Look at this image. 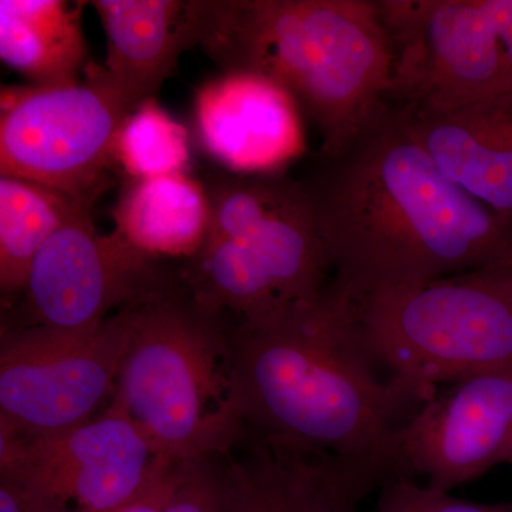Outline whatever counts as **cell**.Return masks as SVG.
Segmentation results:
<instances>
[{
    "label": "cell",
    "mask_w": 512,
    "mask_h": 512,
    "mask_svg": "<svg viewBox=\"0 0 512 512\" xmlns=\"http://www.w3.org/2000/svg\"><path fill=\"white\" fill-rule=\"evenodd\" d=\"M306 181L332 279L355 299L512 259V220L437 165L392 104Z\"/></svg>",
    "instance_id": "6da1fadb"
},
{
    "label": "cell",
    "mask_w": 512,
    "mask_h": 512,
    "mask_svg": "<svg viewBox=\"0 0 512 512\" xmlns=\"http://www.w3.org/2000/svg\"><path fill=\"white\" fill-rule=\"evenodd\" d=\"M247 429L389 474L400 416L416 404L363 343L357 301L330 281L313 301L231 328Z\"/></svg>",
    "instance_id": "7a4b0ae2"
},
{
    "label": "cell",
    "mask_w": 512,
    "mask_h": 512,
    "mask_svg": "<svg viewBox=\"0 0 512 512\" xmlns=\"http://www.w3.org/2000/svg\"><path fill=\"white\" fill-rule=\"evenodd\" d=\"M195 46L222 72L291 94L332 158L389 106L393 50L376 0H188Z\"/></svg>",
    "instance_id": "3957f363"
},
{
    "label": "cell",
    "mask_w": 512,
    "mask_h": 512,
    "mask_svg": "<svg viewBox=\"0 0 512 512\" xmlns=\"http://www.w3.org/2000/svg\"><path fill=\"white\" fill-rule=\"evenodd\" d=\"M222 316L183 279L114 315L121 357L111 402L170 460L225 456L247 433Z\"/></svg>",
    "instance_id": "277c9868"
},
{
    "label": "cell",
    "mask_w": 512,
    "mask_h": 512,
    "mask_svg": "<svg viewBox=\"0 0 512 512\" xmlns=\"http://www.w3.org/2000/svg\"><path fill=\"white\" fill-rule=\"evenodd\" d=\"M204 185L210 228L180 271L195 301L259 322L325 291L332 269L305 183L224 171Z\"/></svg>",
    "instance_id": "5b68a950"
},
{
    "label": "cell",
    "mask_w": 512,
    "mask_h": 512,
    "mask_svg": "<svg viewBox=\"0 0 512 512\" xmlns=\"http://www.w3.org/2000/svg\"><path fill=\"white\" fill-rule=\"evenodd\" d=\"M356 301L370 356L417 406L440 386L512 370V259Z\"/></svg>",
    "instance_id": "8992f818"
},
{
    "label": "cell",
    "mask_w": 512,
    "mask_h": 512,
    "mask_svg": "<svg viewBox=\"0 0 512 512\" xmlns=\"http://www.w3.org/2000/svg\"><path fill=\"white\" fill-rule=\"evenodd\" d=\"M393 50L389 101L436 116L512 92L508 0H376Z\"/></svg>",
    "instance_id": "52a82bcc"
},
{
    "label": "cell",
    "mask_w": 512,
    "mask_h": 512,
    "mask_svg": "<svg viewBox=\"0 0 512 512\" xmlns=\"http://www.w3.org/2000/svg\"><path fill=\"white\" fill-rule=\"evenodd\" d=\"M133 110L100 66L84 82L2 87L0 175L93 207L109 185L117 134Z\"/></svg>",
    "instance_id": "ba28073f"
},
{
    "label": "cell",
    "mask_w": 512,
    "mask_h": 512,
    "mask_svg": "<svg viewBox=\"0 0 512 512\" xmlns=\"http://www.w3.org/2000/svg\"><path fill=\"white\" fill-rule=\"evenodd\" d=\"M173 461L113 402L56 436L23 439L0 430V476L15 480L36 512L120 510Z\"/></svg>",
    "instance_id": "9c48e42d"
},
{
    "label": "cell",
    "mask_w": 512,
    "mask_h": 512,
    "mask_svg": "<svg viewBox=\"0 0 512 512\" xmlns=\"http://www.w3.org/2000/svg\"><path fill=\"white\" fill-rule=\"evenodd\" d=\"M120 357L114 315L84 332L3 326L0 430L42 439L92 420L113 400Z\"/></svg>",
    "instance_id": "30bf717a"
},
{
    "label": "cell",
    "mask_w": 512,
    "mask_h": 512,
    "mask_svg": "<svg viewBox=\"0 0 512 512\" xmlns=\"http://www.w3.org/2000/svg\"><path fill=\"white\" fill-rule=\"evenodd\" d=\"M93 207H83L40 249L20 295L18 318L8 328L84 332L121 309L181 281L160 259L113 231L94 227Z\"/></svg>",
    "instance_id": "8fae6325"
},
{
    "label": "cell",
    "mask_w": 512,
    "mask_h": 512,
    "mask_svg": "<svg viewBox=\"0 0 512 512\" xmlns=\"http://www.w3.org/2000/svg\"><path fill=\"white\" fill-rule=\"evenodd\" d=\"M512 461V370L464 377L437 390L397 427L389 474L451 491Z\"/></svg>",
    "instance_id": "7c38bea8"
},
{
    "label": "cell",
    "mask_w": 512,
    "mask_h": 512,
    "mask_svg": "<svg viewBox=\"0 0 512 512\" xmlns=\"http://www.w3.org/2000/svg\"><path fill=\"white\" fill-rule=\"evenodd\" d=\"M387 474L247 429L221 456L222 512H360Z\"/></svg>",
    "instance_id": "4fadbf2b"
},
{
    "label": "cell",
    "mask_w": 512,
    "mask_h": 512,
    "mask_svg": "<svg viewBox=\"0 0 512 512\" xmlns=\"http://www.w3.org/2000/svg\"><path fill=\"white\" fill-rule=\"evenodd\" d=\"M195 124L202 147L228 173H282L306 147L298 104L261 74L222 72L205 83Z\"/></svg>",
    "instance_id": "5bb4252c"
},
{
    "label": "cell",
    "mask_w": 512,
    "mask_h": 512,
    "mask_svg": "<svg viewBox=\"0 0 512 512\" xmlns=\"http://www.w3.org/2000/svg\"><path fill=\"white\" fill-rule=\"evenodd\" d=\"M404 116L454 183L512 220V92L436 116Z\"/></svg>",
    "instance_id": "9a60e30c"
},
{
    "label": "cell",
    "mask_w": 512,
    "mask_h": 512,
    "mask_svg": "<svg viewBox=\"0 0 512 512\" xmlns=\"http://www.w3.org/2000/svg\"><path fill=\"white\" fill-rule=\"evenodd\" d=\"M107 39V74L136 109L154 99L185 50L195 47L181 0H94Z\"/></svg>",
    "instance_id": "2e32d148"
},
{
    "label": "cell",
    "mask_w": 512,
    "mask_h": 512,
    "mask_svg": "<svg viewBox=\"0 0 512 512\" xmlns=\"http://www.w3.org/2000/svg\"><path fill=\"white\" fill-rule=\"evenodd\" d=\"M114 231L156 259L191 258L207 238L205 185L185 173L130 180L113 210Z\"/></svg>",
    "instance_id": "e0dca14e"
},
{
    "label": "cell",
    "mask_w": 512,
    "mask_h": 512,
    "mask_svg": "<svg viewBox=\"0 0 512 512\" xmlns=\"http://www.w3.org/2000/svg\"><path fill=\"white\" fill-rule=\"evenodd\" d=\"M86 2L0 0V57L33 86L79 82Z\"/></svg>",
    "instance_id": "ac0fdd59"
},
{
    "label": "cell",
    "mask_w": 512,
    "mask_h": 512,
    "mask_svg": "<svg viewBox=\"0 0 512 512\" xmlns=\"http://www.w3.org/2000/svg\"><path fill=\"white\" fill-rule=\"evenodd\" d=\"M82 204L45 185L0 175V292L2 302L22 295L40 249Z\"/></svg>",
    "instance_id": "d6986e66"
},
{
    "label": "cell",
    "mask_w": 512,
    "mask_h": 512,
    "mask_svg": "<svg viewBox=\"0 0 512 512\" xmlns=\"http://www.w3.org/2000/svg\"><path fill=\"white\" fill-rule=\"evenodd\" d=\"M114 158L131 180L185 173L190 163L187 130L156 100H146L121 124Z\"/></svg>",
    "instance_id": "ffe728a7"
},
{
    "label": "cell",
    "mask_w": 512,
    "mask_h": 512,
    "mask_svg": "<svg viewBox=\"0 0 512 512\" xmlns=\"http://www.w3.org/2000/svg\"><path fill=\"white\" fill-rule=\"evenodd\" d=\"M375 512H512V503L461 500L451 491L417 484L402 474H389L379 485Z\"/></svg>",
    "instance_id": "44dd1931"
},
{
    "label": "cell",
    "mask_w": 512,
    "mask_h": 512,
    "mask_svg": "<svg viewBox=\"0 0 512 512\" xmlns=\"http://www.w3.org/2000/svg\"><path fill=\"white\" fill-rule=\"evenodd\" d=\"M163 512H222L221 456L184 461Z\"/></svg>",
    "instance_id": "7402d4cb"
},
{
    "label": "cell",
    "mask_w": 512,
    "mask_h": 512,
    "mask_svg": "<svg viewBox=\"0 0 512 512\" xmlns=\"http://www.w3.org/2000/svg\"><path fill=\"white\" fill-rule=\"evenodd\" d=\"M184 461H173L140 497L114 512H163L180 478Z\"/></svg>",
    "instance_id": "603a6c76"
},
{
    "label": "cell",
    "mask_w": 512,
    "mask_h": 512,
    "mask_svg": "<svg viewBox=\"0 0 512 512\" xmlns=\"http://www.w3.org/2000/svg\"><path fill=\"white\" fill-rule=\"evenodd\" d=\"M0 512H36L15 480L0 476Z\"/></svg>",
    "instance_id": "cb8c5ba5"
},
{
    "label": "cell",
    "mask_w": 512,
    "mask_h": 512,
    "mask_svg": "<svg viewBox=\"0 0 512 512\" xmlns=\"http://www.w3.org/2000/svg\"><path fill=\"white\" fill-rule=\"evenodd\" d=\"M511 463H512V461H511Z\"/></svg>",
    "instance_id": "d4e9b609"
}]
</instances>
